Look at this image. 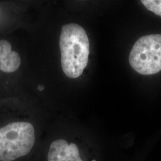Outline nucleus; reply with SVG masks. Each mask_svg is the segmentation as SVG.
Wrapping results in <instances>:
<instances>
[{
  "instance_id": "1",
  "label": "nucleus",
  "mask_w": 161,
  "mask_h": 161,
  "mask_svg": "<svg viewBox=\"0 0 161 161\" xmlns=\"http://www.w3.org/2000/svg\"><path fill=\"white\" fill-rule=\"evenodd\" d=\"M59 44L64 74L72 79L78 78L88 62L90 42L86 31L76 23L64 25Z\"/></svg>"
},
{
  "instance_id": "2",
  "label": "nucleus",
  "mask_w": 161,
  "mask_h": 161,
  "mask_svg": "<svg viewBox=\"0 0 161 161\" xmlns=\"http://www.w3.org/2000/svg\"><path fill=\"white\" fill-rule=\"evenodd\" d=\"M36 134L28 122H13L0 128V161H16L34 149Z\"/></svg>"
},
{
  "instance_id": "3",
  "label": "nucleus",
  "mask_w": 161,
  "mask_h": 161,
  "mask_svg": "<svg viewBox=\"0 0 161 161\" xmlns=\"http://www.w3.org/2000/svg\"><path fill=\"white\" fill-rule=\"evenodd\" d=\"M129 62L136 72L142 75H153L161 70V35L141 37L130 52Z\"/></svg>"
},
{
  "instance_id": "4",
  "label": "nucleus",
  "mask_w": 161,
  "mask_h": 161,
  "mask_svg": "<svg viewBox=\"0 0 161 161\" xmlns=\"http://www.w3.org/2000/svg\"><path fill=\"white\" fill-rule=\"evenodd\" d=\"M46 161H88L82 147L64 138L53 141L47 148Z\"/></svg>"
},
{
  "instance_id": "5",
  "label": "nucleus",
  "mask_w": 161,
  "mask_h": 161,
  "mask_svg": "<svg viewBox=\"0 0 161 161\" xmlns=\"http://www.w3.org/2000/svg\"><path fill=\"white\" fill-rule=\"evenodd\" d=\"M21 58L17 52L12 50V45L6 40H0V70L12 73L19 68Z\"/></svg>"
},
{
  "instance_id": "6",
  "label": "nucleus",
  "mask_w": 161,
  "mask_h": 161,
  "mask_svg": "<svg viewBox=\"0 0 161 161\" xmlns=\"http://www.w3.org/2000/svg\"><path fill=\"white\" fill-rule=\"evenodd\" d=\"M147 9L161 16V1H142Z\"/></svg>"
},
{
  "instance_id": "7",
  "label": "nucleus",
  "mask_w": 161,
  "mask_h": 161,
  "mask_svg": "<svg viewBox=\"0 0 161 161\" xmlns=\"http://www.w3.org/2000/svg\"><path fill=\"white\" fill-rule=\"evenodd\" d=\"M38 90H39L40 91H42V90H44V86H43L42 85H40V86H38Z\"/></svg>"
}]
</instances>
